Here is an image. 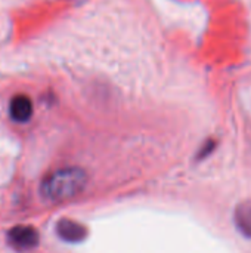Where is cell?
<instances>
[{
  "label": "cell",
  "instance_id": "277c9868",
  "mask_svg": "<svg viewBox=\"0 0 251 253\" xmlns=\"http://www.w3.org/2000/svg\"><path fill=\"white\" fill-rule=\"evenodd\" d=\"M10 117L18 123H25L33 116V102L27 95H16L12 98L9 105Z\"/></svg>",
  "mask_w": 251,
  "mask_h": 253
},
{
  "label": "cell",
  "instance_id": "3957f363",
  "mask_svg": "<svg viewBox=\"0 0 251 253\" xmlns=\"http://www.w3.org/2000/svg\"><path fill=\"white\" fill-rule=\"evenodd\" d=\"M56 233L62 240H65L68 243H78L87 236V231L81 224L71 221V219H67V218L58 221Z\"/></svg>",
  "mask_w": 251,
  "mask_h": 253
},
{
  "label": "cell",
  "instance_id": "6da1fadb",
  "mask_svg": "<svg viewBox=\"0 0 251 253\" xmlns=\"http://www.w3.org/2000/svg\"><path fill=\"white\" fill-rule=\"evenodd\" d=\"M87 184V175L80 168H62L49 173L41 185L40 193L49 202H65L78 196Z\"/></svg>",
  "mask_w": 251,
  "mask_h": 253
},
{
  "label": "cell",
  "instance_id": "5b68a950",
  "mask_svg": "<svg viewBox=\"0 0 251 253\" xmlns=\"http://www.w3.org/2000/svg\"><path fill=\"white\" fill-rule=\"evenodd\" d=\"M235 224L244 236L251 239V203H241L237 208Z\"/></svg>",
  "mask_w": 251,
  "mask_h": 253
},
{
  "label": "cell",
  "instance_id": "7a4b0ae2",
  "mask_svg": "<svg viewBox=\"0 0 251 253\" xmlns=\"http://www.w3.org/2000/svg\"><path fill=\"white\" fill-rule=\"evenodd\" d=\"M38 231L30 225H16L7 233V242L19 251L34 249L38 245Z\"/></svg>",
  "mask_w": 251,
  "mask_h": 253
}]
</instances>
